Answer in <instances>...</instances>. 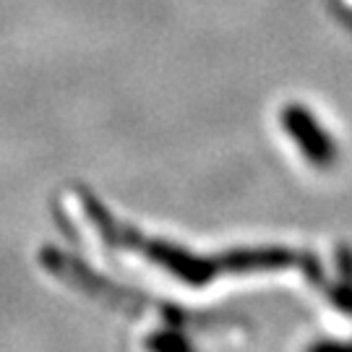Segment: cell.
I'll return each instance as SVG.
<instances>
[{
	"label": "cell",
	"mask_w": 352,
	"mask_h": 352,
	"mask_svg": "<svg viewBox=\"0 0 352 352\" xmlns=\"http://www.w3.org/2000/svg\"><path fill=\"white\" fill-rule=\"evenodd\" d=\"M87 214L91 225L97 227L104 243L110 248L126 253H136L151 264L164 269L167 274L186 282L190 287L209 285L217 277H230V274H256V272H300L305 279L316 285H324V266L318 256L311 251H295V248H282V245H269V248H230L225 253H212V256H199L186 248H177L173 243L154 240L136 232L133 227L115 222L110 212L102 206L97 199H91L87 190H81Z\"/></svg>",
	"instance_id": "obj_1"
},
{
	"label": "cell",
	"mask_w": 352,
	"mask_h": 352,
	"mask_svg": "<svg viewBox=\"0 0 352 352\" xmlns=\"http://www.w3.org/2000/svg\"><path fill=\"white\" fill-rule=\"evenodd\" d=\"M279 123H282L289 139L295 141V146L300 149L302 157L314 167L327 170L337 162V154H340L337 141L327 128L318 123V118L305 104H300V102L285 104L282 113H279Z\"/></svg>",
	"instance_id": "obj_2"
},
{
	"label": "cell",
	"mask_w": 352,
	"mask_h": 352,
	"mask_svg": "<svg viewBox=\"0 0 352 352\" xmlns=\"http://www.w3.org/2000/svg\"><path fill=\"white\" fill-rule=\"evenodd\" d=\"M337 264H340V279L329 287V298L342 314L352 316V248L347 243L337 251Z\"/></svg>",
	"instance_id": "obj_3"
},
{
	"label": "cell",
	"mask_w": 352,
	"mask_h": 352,
	"mask_svg": "<svg viewBox=\"0 0 352 352\" xmlns=\"http://www.w3.org/2000/svg\"><path fill=\"white\" fill-rule=\"evenodd\" d=\"M149 352H196L186 331H157L146 340Z\"/></svg>",
	"instance_id": "obj_4"
},
{
	"label": "cell",
	"mask_w": 352,
	"mask_h": 352,
	"mask_svg": "<svg viewBox=\"0 0 352 352\" xmlns=\"http://www.w3.org/2000/svg\"><path fill=\"white\" fill-rule=\"evenodd\" d=\"M305 352H352V340L350 342H334V340H324L311 344Z\"/></svg>",
	"instance_id": "obj_5"
}]
</instances>
